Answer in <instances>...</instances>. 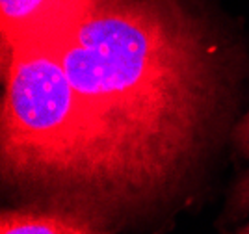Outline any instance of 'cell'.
<instances>
[{"label": "cell", "mask_w": 249, "mask_h": 234, "mask_svg": "<svg viewBox=\"0 0 249 234\" xmlns=\"http://www.w3.org/2000/svg\"><path fill=\"white\" fill-rule=\"evenodd\" d=\"M0 234H108L103 227L62 210H2Z\"/></svg>", "instance_id": "cell-3"}, {"label": "cell", "mask_w": 249, "mask_h": 234, "mask_svg": "<svg viewBox=\"0 0 249 234\" xmlns=\"http://www.w3.org/2000/svg\"><path fill=\"white\" fill-rule=\"evenodd\" d=\"M2 51L4 182L30 195H43L41 208L89 221L84 134L60 54L51 41H24Z\"/></svg>", "instance_id": "cell-2"}, {"label": "cell", "mask_w": 249, "mask_h": 234, "mask_svg": "<svg viewBox=\"0 0 249 234\" xmlns=\"http://www.w3.org/2000/svg\"><path fill=\"white\" fill-rule=\"evenodd\" d=\"M238 234H249V225H248V227H244L242 231H238Z\"/></svg>", "instance_id": "cell-5"}, {"label": "cell", "mask_w": 249, "mask_h": 234, "mask_svg": "<svg viewBox=\"0 0 249 234\" xmlns=\"http://www.w3.org/2000/svg\"><path fill=\"white\" fill-rule=\"evenodd\" d=\"M51 43L82 126L88 219L104 229L184 179L218 110L221 65L184 0H104Z\"/></svg>", "instance_id": "cell-1"}, {"label": "cell", "mask_w": 249, "mask_h": 234, "mask_svg": "<svg viewBox=\"0 0 249 234\" xmlns=\"http://www.w3.org/2000/svg\"><path fill=\"white\" fill-rule=\"evenodd\" d=\"M234 136H236V142L240 143L242 151L249 156V113L242 119ZM248 210H249V173L240 180L236 190L232 192V203H231V212H232L234 217L246 214Z\"/></svg>", "instance_id": "cell-4"}]
</instances>
